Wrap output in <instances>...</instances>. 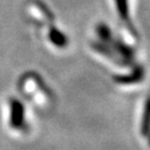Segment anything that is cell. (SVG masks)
Segmentation results:
<instances>
[{"instance_id":"obj_3","label":"cell","mask_w":150,"mask_h":150,"mask_svg":"<svg viewBox=\"0 0 150 150\" xmlns=\"http://www.w3.org/2000/svg\"><path fill=\"white\" fill-rule=\"evenodd\" d=\"M97 33H98V36L100 38V40H102V42L106 43L107 46H109L110 43L112 42L113 37L112 35H111V31H110V29L106 25H103V23L98 25V27H97Z\"/></svg>"},{"instance_id":"obj_4","label":"cell","mask_w":150,"mask_h":150,"mask_svg":"<svg viewBox=\"0 0 150 150\" xmlns=\"http://www.w3.org/2000/svg\"><path fill=\"white\" fill-rule=\"evenodd\" d=\"M117 10H118L120 19L126 23H129V8L128 0H116Z\"/></svg>"},{"instance_id":"obj_5","label":"cell","mask_w":150,"mask_h":150,"mask_svg":"<svg viewBox=\"0 0 150 150\" xmlns=\"http://www.w3.org/2000/svg\"><path fill=\"white\" fill-rule=\"evenodd\" d=\"M148 136H149V138H148V144H149V146H150V131H149V134H148Z\"/></svg>"},{"instance_id":"obj_2","label":"cell","mask_w":150,"mask_h":150,"mask_svg":"<svg viewBox=\"0 0 150 150\" xmlns=\"http://www.w3.org/2000/svg\"><path fill=\"white\" fill-rule=\"evenodd\" d=\"M150 131V97L147 99L141 121V134L144 136H148Z\"/></svg>"},{"instance_id":"obj_1","label":"cell","mask_w":150,"mask_h":150,"mask_svg":"<svg viewBox=\"0 0 150 150\" xmlns=\"http://www.w3.org/2000/svg\"><path fill=\"white\" fill-rule=\"evenodd\" d=\"M144 78V70L141 67H137L136 69L126 76H116L115 77V81L118 83H123V85H129V83H134L138 81L142 80Z\"/></svg>"}]
</instances>
